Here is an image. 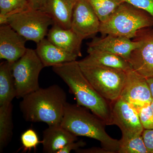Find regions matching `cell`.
Instances as JSON below:
<instances>
[{
    "instance_id": "1",
    "label": "cell",
    "mask_w": 153,
    "mask_h": 153,
    "mask_svg": "<svg viewBox=\"0 0 153 153\" xmlns=\"http://www.w3.org/2000/svg\"><path fill=\"white\" fill-rule=\"evenodd\" d=\"M52 70L68 85L77 104L87 108L104 122L112 125L110 102L101 96L84 76L78 61L53 66Z\"/></svg>"
},
{
    "instance_id": "2",
    "label": "cell",
    "mask_w": 153,
    "mask_h": 153,
    "mask_svg": "<svg viewBox=\"0 0 153 153\" xmlns=\"http://www.w3.org/2000/svg\"><path fill=\"white\" fill-rule=\"evenodd\" d=\"M67 95L57 85L40 88L22 98L19 107L27 121L60 124L67 104Z\"/></svg>"
},
{
    "instance_id": "3",
    "label": "cell",
    "mask_w": 153,
    "mask_h": 153,
    "mask_svg": "<svg viewBox=\"0 0 153 153\" xmlns=\"http://www.w3.org/2000/svg\"><path fill=\"white\" fill-rule=\"evenodd\" d=\"M88 110L78 104L67 102L60 125L76 136L97 140L102 147L112 153H117L120 140L110 136L105 130L104 122Z\"/></svg>"
},
{
    "instance_id": "4",
    "label": "cell",
    "mask_w": 153,
    "mask_h": 153,
    "mask_svg": "<svg viewBox=\"0 0 153 153\" xmlns=\"http://www.w3.org/2000/svg\"><path fill=\"white\" fill-rule=\"evenodd\" d=\"M153 27V18L143 10L123 2L108 19L101 22L99 33L134 38L140 30Z\"/></svg>"
},
{
    "instance_id": "5",
    "label": "cell",
    "mask_w": 153,
    "mask_h": 153,
    "mask_svg": "<svg viewBox=\"0 0 153 153\" xmlns=\"http://www.w3.org/2000/svg\"><path fill=\"white\" fill-rule=\"evenodd\" d=\"M79 65L86 79L103 98L111 102L120 97L127 72L105 66Z\"/></svg>"
},
{
    "instance_id": "6",
    "label": "cell",
    "mask_w": 153,
    "mask_h": 153,
    "mask_svg": "<svg viewBox=\"0 0 153 153\" xmlns=\"http://www.w3.org/2000/svg\"><path fill=\"white\" fill-rule=\"evenodd\" d=\"M44 68L36 50L27 49L25 55L13 64L16 97L22 98L40 88L39 77Z\"/></svg>"
},
{
    "instance_id": "7",
    "label": "cell",
    "mask_w": 153,
    "mask_h": 153,
    "mask_svg": "<svg viewBox=\"0 0 153 153\" xmlns=\"http://www.w3.org/2000/svg\"><path fill=\"white\" fill-rule=\"evenodd\" d=\"M7 24L27 41L38 44L47 36L54 22L41 10L30 8L9 17Z\"/></svg>"
},
{
    "instance_id": "8",
    "label": "cell",
    "mask_w": 153,
    "mask_h": 153,
    "mask_svg": "<svg viewBox=\"0 0 153 153\" xmlns=\"http://www.w3.org/2000/svg\"><path fill=\"white\" fill-rule=\"evenodd\" d=\"M112 125L120 129L121 140L129 139L141 135L143 128L137 109L133 105L120 97L110 102Z\"/></svg>"
},
{
    "instance_id": "9",
    "label": "cell",
    "mask_w": 153,
    "mask_h": 153,
    "mask_svg": "<svg viewBox=\"0 0 153 153\" xmlns=\"http://www.w3.org/2000/svg\"><path fill=\"white\" fill-rule=\"evenodd\" d=\"M133 39L139 46L132 51L128 61L137 73L146 78L153 77V27L140 30Z\"/></svg>"
},
{
    "instance_id": "10",
    "label": "cell",
    "mask_w": 153,
    "mask_h": 153,
    "mask_svg": "<svg viewBox=\"0 0 153 153\" xmlns=\"http://www.w3.org/2000/svg\"><path fill=\"white\" fill-rule=\"evenodd\" d=\"M100 22L87 0H78L74 7L71 28L82 40L99 33Z\"/></svg>"
},
{
    "instance_id": "11",
    "label": "cell",
    "mask_w": 153,
    "mask_h": 153,
    "mask_svg": "<svg viewBox=\"0 0 153 153\" xmlns=\"http://www.w3.org/2000/svg\"><path fill=\"white\" fill-rule=\"evenodd\" d=\"M120 97L134 106L151 103L153 97L147 78L133 69L127 71Z\"/></svg>"
},
{
    "instance_id": "12",
    "label": "cell",
    "mask_w": 153,
    "mask_h": 153,
    "mask_svg": "<svg viewBox=\"0 0 153 153\" xmlns=\"http://www.w3.org/2000/svg\"><path fill=\"white\" fill-rule=\"evenodd\" d=\"M27 40L8 24L0 26V58L13 64L26 53Z\"/></svg>"
},
{
    "instance_id": "13",
    "label": "cell",
    "mask_w": 153,
    "mask_h": 153,
    "mask_svg": "<svg viewBox=\"0 0 153 153\" xmlns=\"http://www.w3.org/2000/svg\"><path fill=\"white\" fill-rule=\"evenodd\" d=\"M140 43L136 40L107 35L100 38H94L88 43L87 50H96L109 52L123 57L128 60L132 51L139 46Z\"/></svg>"
},
{
    "instance_id": "14",
    "label": "cell",
    "mask_w": 153,
    "mask_h": 153,
    "mask_svg": "<svg viewBox=\"0 0 153 153\" xmlns=\"http://www.w3.org/2000/svg\"><path fill=\"white\" fill-rule=\"evenodd\" d=\"M47 38L60 49L77 57L82 56L81 44L83 40L71 28L64 29L54 24L48 31Z\"/></svg>"
},
{
    "instance_id": "15",
    "label": "cell",
    "mask_w": 153,
    "mask_h": 153,
    "mask_svg": "<svg viewBox=\"0 0 153 153\" xmlns=\"http://www.w3.org/2000/svg\"><path fill=\"white\" fill-rule=\"evenodd\" d=\"M78 0H46L41 10L51 17L61 27L70 29L72 14Z\"/></svg>"
},
{
    "instance_id": "16",
    "label": "cell",
    "mask_w": 153,
    "mask_h": 153,
    "mask_svg": "<svg viewBox=\"0 0 153 153\" xmlns=\"http://www.w3.org/2000/svg\"><path fill=\"white\" fill-rule=\"evenodd\" d=\"M77 136L64 128L61 125L49 126L43 132V152L56 153L69 143L75 141Z\"/></svg>"
},
{
    "instance_id": "17",
    "label": "cell",
    "mask_w": 153,
    "mask_h": 153,
    "mask_svg": "<svg viewBox=\"0 0 153 153\" xmlns=\"http://www.w3.org/2000/svg\"><path fill=\"white\" fill-rule=\"evenodd\" d=\"M35 50L44 67H53L62 63L75 61L78 57L60 49L46 38L37 44Z\"/></svg>"
},
{
    "instance_id": "18",
    "label": "cell",
    "mask_w": 153,
    "mask_h": 153,
    "mask_svg": "<svg viewBox=\"0 0 153 153\" xmlns=\"http://www.w3.org/2000/svg\"><path fill=\"white\" fill-rule=\"evenodd\" d=\"M88 55L78 61L80 65H96L123 70L132 69L128 60L123 57L109 52L96 50H87Z\"/></svg>"
},
{
    "instance_id": "19",
    "label": "cell",
    "mask_w": 153,
    "mask_h": 153,
    "mask_svg": "<svg viewBox=\"0 0 153 153\" xmlns=\"http://www.w3.org/2000/svg\"><path fill=\"white\" fill-rule=\"evenodd\" d=\"M12 66L13 64L6 60L0 64V106L12 103L16 97Z\"/></svg>"
},
{
    "instance_id": "20",
    "label": "cell",
    "mask_w": 153,
    "mask_h": 153,
    "mask_svg": "<svg viewBox=\"0 0 153 153\" xmlns=\"http://www.w3.org/2000/svg\"><path fill=\"white\" fill-rule=\"evenodd\" d=\"M13 105L0 106V153L9 145L13 135Z\"/></svg>"
},
{
    "instance_id": "21",
    "label": "cell",
    "mask_w": 153,
    "mask_h": 153,
    "mask_svg": "<svg viewBox=\"0 0 153 153\" xmlns=\"http://www.w3.org/2000/svg\"><path fill=\"white\" fill-rule=\"evenodd\" d=\"M30 8L28 0H0V25L7 24L12 15Z\"/></svg>"
},
{
    "instance_id": "22",
    "label": "cell",
    "mask_w": 153,
    "mask_h": 153,
    "mask_svg": "<svg viewBox=\"0 0 153 153\" xmlns=\"http://www.w3.org/2000/svg\"><path fill=\"white\" fill-rule=\"evenodd\" d=\"M100 22L106 21L123 1L122 0H87Z\"/></svg>"
},
{
    "instance_id": "23",
    "label": "cell",
    "mask_w": 153,
    "mask_h": 153,
    "mask_svg": "<svg viewBox=\"0 0 153 153\" xmlns=\"http://www.w3.org/2000/svg\"><path fill=\"white\" fill-rule=\"evenodd\" d=\"M142 134L129 139H120L117 153H149Z\"/></svg>"
},
{
    "instance_id": "24",
    "label": "cell",
    "mask_w": 153,
    "mask_h": 153,
    "mask_svg": "<svg viewBox=\"0 0 153 153\" xmlns=\"http://www.w3.org/2000/svg\"><path fill=\"white\" fill-rule=\"evenodd\" d=\"M21 141L23 152H30L33 149L36 150L38 144L41 143L38 134L33 129H29L24 132L21 136Z\"/></svg>"
},
{
    "instance_id": "25",
    "label": "cell",
    "mask_w": 153,
    "mask_h": 153,
    "mask_svg": "<svg viewBox=\"0 0 153 153\" xmlns=\"http://www.w3.org/2000/svg\"><path fill=\"white\" fill-rule=\"evenodd\" d=\"M144 129H153V111L150 103L135 106Z\"/></svg>"
},
{
    "instance_id": "26",
    "label": "cell",
    "mask_w": 153,
    "mask_h": 153,
    "mask_svg": "<svg viewBox=\"0 0 153 153\" xmlns=\"http://www.w3.org/2000/svg\"><path fill=\"white\" fill-rule=\"evenodd\" d=\"M149 13L153 18V0H122Z\"/></svg>"
},
{
    "instance_id": "27",
    "label": "cell",
    "mask_w": 153,
    "mask_h": 153,
    "mask_svg": "<svg viewBox=\"0 0 153 153\" xmlns=\"http://www.w3.org/2000/svg\"><path fill=\"white\" fill-rule=\"evenodd\" d=\"M85 145L86 143L82 140H80L77 142L76 141L72 142L67 144L61 149L57 151L56 153H69L72 151H75L80 148L83 147Z\"/></svg>"
},
{
    "instance_id": "28",
    "label": "cell",
    "mask_w": 153,
    "mask_h": 153,
    "mask_svg": "<svg viewBox=\"0 0 153 153\" xmlns=\"http://www.w3.org/2000/svg\"><path fill=\"white\" fill-rule=\"evenodd\" d=\"M142 135L149 153H153V129H144Z\"/></svg>"
},
{
    "instance_id": "29",
    "label": "cell",
    "mask_w": 153,
    "mask_h": 153,
    "mask_svg": "<svg viewBox=\"0 0 153 153\" xmlns=\"http://www.w3.org/2000/svg\"><path fill=\"white\" fill-rule=\"evenodd\" d=\"M77 153H112L110 151L108 150L105 148L102 147H92L88 149H80L75 151Z\"/></svg>"
},
{
    "instance_id": "30",
    "label": "cell",
    "mask_w": 153,
    "mask_h": 153,
    "mask_svg": "<svg viewBox=\"0 0 153 153\" xmlns=\"http://www.w3.org/2000/svg\"><path fill=\"white\" fill-rule=\"evenodd\" d=\"M31 8L41 10L46 0H28Z\"/></svg>"
},
{
    "instance_id": "31",
    "label": "cell",
    "mask_w": 153,
    "mask_h": 153,
    "mask_svg": "<svg viewBox=\"0 0 153 153\" xmlns=\"http://www.w3.org/2000/svg\"><path fill=\"white\" fill-rule=\"evenodd\" d=\"M148 84L152 93V96L153 99V77H150V78H147Z\"/></svg>"
},
{
    "instance_id": "32",
    "label": "cell",
    "mask_w": 153,
    "mask_h": 153,
    "mask_svg": "<svg viewBox=\"0 0 153 153\" xmlns=\"http://www.w3.org/2000/svg\"><path fill=\"white\" fill-rule=\"evenodd\" d=\"M150 105L151 108H152V109L153 111V100H152V102H151Z\"/></svg>"
}]
</instances>
